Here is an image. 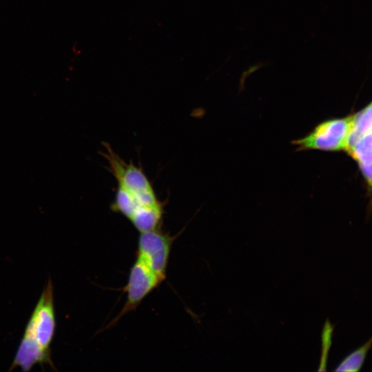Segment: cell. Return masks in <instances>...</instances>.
Masks as SVG:
<instances>
[{
  "label": "cell",
  "instance_id": "cell-2",
  "mask_svg": "<svg viewBox=\"0 0 372 372\" xmlns=\"http://www.w3.org/2000/svg\"><path fill=\"white\" fill-rule=\"evenodd\" d=\"M354 118L355 114L324 121L317 125L309 134L293 141L291 143L296 147L297 151H345Z\"/></svg>",
  "mask_w": 372,
  "mask_h": 372
},
{
  "label": "cell",
  "instance_id": "cell-7",
  "mask_svg": "<svg viewBox=\"0 0 372 372\" xmlns=\"http://www.w3.org/2000/svg\"><path fill=\"white\" fill-rule=\"evenodd\" d=\"M372 129V102L364 107L362 111L355 114L353 124L349 134L347 152L351 147L364 134Z\"/></svg>",
  "mask_w": 372,
  "mask_h": 372
},
{
  "label": "cell",
  "instance_id": "cell-6",
  "mask_svg": "<svg viewBox=\"0 0 372 372\" xmlns=\"http://www.w3.org/2000/svg\"><path fill=\"white\" fill-rule=\"evenodd\" d=\"M347 152L357 161L362 173L372 172V129Z\"/></svg>",
  "mask_w": 372,
  "mask_h": 372
},
{
  "label": "cell",
  "instance_id": "cell-1",
  "mask_svg": "<svg viewBox=\"0 0 372 372\" xmlns=\"http://www.w3.org/2000/svg\"><path fill=\"white\" fill-rule=\"evenodd\" d=\"M103 147L102 155L106 159L110 172L118 185L144 205H155L163 203L157 198L152 183L141 167L132 162L125 161L107 143H103Z\"/></svg>",
  "mask_w": 372,
  "mask_h": 372
},
{
  "label": "cell",
  "instance_id": "cell-5",
  "mask_svg": "<svg viewBox=\"0 0 372 372\" xmlns=\"http://www.w3.org/2000/svg\"><path fill=\"white\" fill-rule=\"evenodd\" d=\"M161 282L162 281L148 267L136 258L130 269L127 285L123 289L127 294L126 302L119 313L107 327L114 324L123 316L135 310Z\"/></svg>",
  "mask_w": 372,
  "mask_h": 372
},
{
  "label": "cell",
  "instance_id": "cell-4",
  "mask_svg": "<svg viewBox=\"0 0 372 372\" xmlns=\"http://www.w3.org/2000/svg\"><path fill=\"white\" fill-rule=\"evenodd\" d=\"M176 236L163 231L161 228L141 232L136 258L148 267L163 282L166 278L167 265Z\"/></svg>",
  "mask_w": 372,
  "mask_h": 372
},
{
  "label": "cell",
  "instance_id": "cell-3",
  "mask_svg": "<svg viewBox=\"0 0 372 372\" xmlns=\"http://www.w3.org/2000/svg\"><path fill=\"white\" fill-rule=\"evenodd\" d=\"M56 329L53 285L48 279L46 287L28 322L23 337L32 340L48 354Z\"/></svg>",
  "mask_w": 372,
  "mask_h": 372
},
{
  "label": "cell",
  "instance_id": "cell-8",
  "mask_svg": "<svg viewBox=\"0 0 372 372\" xmlns=\"http://www.w3.org/2000/svg\"><path fill=\"white\" fill-rule=\"evenodd\" d=\"M372 347V336L362 345L348 354L338 365L335 371H358L362 367Z\"/></svg>",
  "mask_w": 372,
  "mask_h": 372
}]
</instances>
